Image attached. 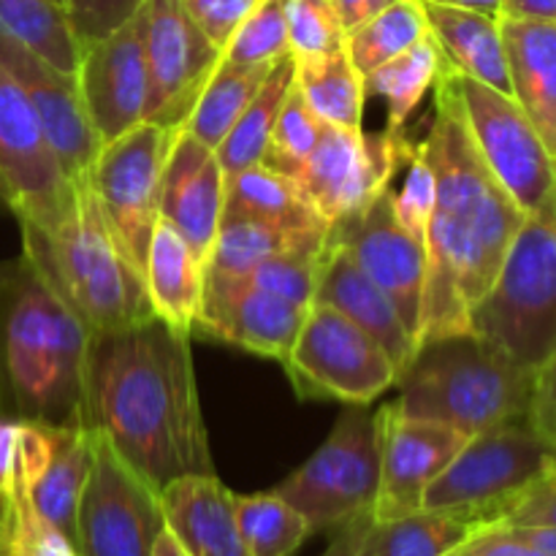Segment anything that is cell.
I'll return each mask as SVG.
<instances>
[{"label": "cell", "instance_id": "1", "mask_svg": "<svg viewBox=\"0 0 556 556\" xmlns=\"http://www.w3.org/2000/svg\"><path fill=\"white\" fill-rule=\"evenodd\" d=\"M85 416L157 492L215 472L190 334L157 315L90 337Z\"/></svg>", "mask_w": 556, "mask_h": 556}, {"label": "cell", "instance_id": "2", "mask_svg": "<svg viewBox=\"0 0 556 556\" xmlns=\"http://www.w3.org/2000/svg\"><path fill=\"white\" fill-rule=\"evenodd\" d=\"M421 150L434 168V210L418 345L470 331L472 309L492 291L527 217L478 152L448 68L434 85V119Z\"/></svg>", "mask_w": 556, "mask_h": 556}, {"label": "cell", "instance_id": "3", "mask_svg": "<svg viewBox=\"0 0 556 556\" xmlns=\"http://www.w3.org/2000/svg\"><path fill=\"white\" fill-rule=\"evenodd\" d=\"M90 337L25 255L0 261V418L85 416Z\"/></svg>", "mask_w": 556, "mask_h": 556}, {"label": "cell", "instance_id": "4", "mask_svg": "<svg viewBox=\"0 0 556 556\" xmlns=\"http://www.w3.org/2000/svg\"><path fill=\"white\" fill-rule=\"evenodd\" d=\"M538 369L478 331L432 337L396 378L400 416L443 424L476 438L505 424L530 421Z\"/></svg>", "mask_w": 556, "mask_h": 556}, {"label": "cell", "instance_id": "5", "mask_svg": "<svg viewBox=\"0 0 556 556\" xmlns=\"http://www.w3.org/2000/svg\"><path fill=\"white\" fill-rule=\"evenodd\" d=\"M22 228V255L54 296L90 329H123L152 318L144 277L114 242L85 177L76 185V212L54 231Z\"/></svg>", "mask_w": 556, "mask_h": 556}, {"label": "cell", "instance_id": "6", "mask_svg": "<svg viewBox=\"0 0 556 556\" xmlns=\"http://www.w3.org/2000/svg\"><path fill=\"white\" fill-rule=\"evenodd\" d=\"M470 329L535 369L556 348V185L521 223Z\"/></svg>", "mask_w": 556, "mask_h": 556}, {"label": "cell", "instance_id": "7", "mask_svg": "<svg viewBox=\"0 0 556 556\" xmlns=\"http://www.w3.org/2000/svg\"><path fill=\"white\" fill-rule=\"evenodd\" d=\"M556 470V445L532 421L476 434L440 472L421 500L424 510L492 527Z\"/></svg>", "mask_w": 556, "mask_h": 556}, {"label": "cell", "instance_id": "8", "mask_svg": "<svg viewBox=\"0 0 556 556\" xmlns=\"http://www.w3.org/2000/svg\"><path fill=\"white\" fill-rule=\"evenodd\" d=\"M380 486V413L348 405L318 451L271 492L309 525V532H337L372 516Z\"/></svg>", "mask_w": 556, "mask_h": 556}, {"label": "cell", "instance_id": "9", "mask_svg": "<svg viewBox=\"0 0 556 556\" xmlns=\"http://www.w3.org/2000/svg\"><path fill=\"white\" fill-rule=\"evenodd\" d=\"M282 367L302 400H340L345 405H372L400 378L383 345L324 302L307 309Z\"/></svg>", "mask_w": 556, "mask_h": 556}, {"label": "cell", "instance_id": "10", "mask_svg": "<svg viewBox=\"0 0 556 556\" xmlns=\"http://www.w3.org/2000/svg\"><path fill=\"white\" fill-rule=\"evenodd\" d=\"M177 130L141 123L98 150L87 168L90 185L114 242L134 269L144 277L152 231L161 217V182Z\"/></svg>", "mask_w": 556, "mask_h": 556}, {"label": "cell", "instance_id": "11", "mask_svg": "<svg viewBox=\"0 0 556 556\" xmlns=\"http://www.w3.org/2000/svg\"><path fill=\"white\" fill-rule=\"evenodd\" d=\"M76 185L22 87L0 65V206L20 226L54 231L74 217Z\"/></svg>", "mask_w": 556, "mask_h": 556}, {"label": "cell", "instance_id": "12", "mask_svg": "<svg viewBox=\"0 0 556 556\" xmlns=\"http://www.w3.org/2000/svg\"><path fill=\"white\" fill-rule=\"evenodd\" d=\"M166 530L161 492L92 427V467L76 510L79 556H152Z\"/></svg>", "mask_w": 556, "mask_h": 556}, {"label": "cell", "instance_id": "13", "mask_svg": "<svg viewBox=\"0 0 556 556\" xmlns=\"http://www.w3.org/2000/svg\"><path fill=\"white\" fill-rule=\"evenodd\" d=\"M413 147L416 144L407 134H391L386 128L367 134L324 123L313 155L293 182L320 220L334 226L367 210L386 188H391L396 168L405 166Z\"/></svg>", "mask_w": 556, "mask_h": 556}, {"label": "cell", "instance_id": "14", "mask_svg": "<svg viewBox=\"0 0 556 556\" xmlns=\"http://www.w3.org/2000/svg\"><path fill=\"white\" fill-rule=\"evenodd\" d=\"M448 71L478 152L510 199L530 215L552 195L556 161L514 96Z\"/></svg>", "mask_w": 556, "mask_h": 556}, {"label": "cell", "instance_id": "15", "mask_svg": "<svg viewBox=\"0 0 556 556\" xmlns=\"http://www.w3.org/2000/svg\"><path fill=\"white\" fill-rule=\"evenodd\" d=\"M150 103L147 123L179 130L223 60L182 0H144L139 9Z\"/></svg>", "mask_w": 556, "mask_h": 556}, {"label": "cell", "instance_id": "16", "mask_svg": "<svg viewBox=\"0 0 556 556\" xmlns=\"http://www.w3.org/2000/svg\"><path fill=\"white\" fill-rule=\"evenodd\" d=\"M329 237L345 244L358 266L383 288L418 351L427 293V250L396 220L391 210V188H386L364 212L329 226Z\"/></svg>", "mask_w": 556, "mask_h": 556}, {"label": "cell", "instance_id": "17", "mask_svg": "<svg viewBox=\"0 0 556 556\" xmlns=\"http://www.w3.org/2000/svg\"><path fill=\"white\" fill-rule=\"evenodd\" d=\"M76 79L101 147L144 123L150 79L139 14L106 38L81 49Z\"/></svg>", "mask_w": 556, "mask_h": 556}, {"label": "cell", "instance_id": "18", "mask_svg": "<svg viewBox=\"0 0 556 556\" xmlns=\"http://www.w3.org/2000/svg\"><path fill=\"white\" fill-rule=\"evenodd\" d=\"M0 65L14 76L25 98L30 101L49 144L58 152L65 174L79 182L101 150V139L92 130L81 101L79 79L74 71H63L14 41L0 30Z\"/></svg>", "mask_w": 556, "mask_h": 556}, {"label": "cell", "instance_id": "19", "mask_svg": "<svg viewBox=\"0 0 556 556\" xmlns=\"http://www.w3.org/2000/svg\"><path fill=\"white\" fill-rule=\"evenodd\" d=\"M378 413L380 486L372 519L383 521L421 510L427 489L470 438L443 424L400 416L389 402Z\"/></svg>", "mask_w": 556, "mask_h": 556}, {"label": "cell", "instance_id": "20", "mask_svg": "<svg viewBox=\"0 0 556 556\" xmlns=\"http://www.w3.org/2000/svg\"><path fill=\"white\" fill-rule=\"evenodd\" d=\"M307 309L242 277L204 271V296L193 334L212 337L248 353L286 362Z\"/></svg>", "mask_w": 556, "mask_h": 556}, {"label": "cell", "instance_id": "21", "mask_svg": "<svg viewBox=\"0 0 556 556\" xmlns=\"http://www.w3.org/2000/svg\"><path fill=\"white\" fill-rule=\"evenodd\" d=\"M226 204V172L215 150L188 130H177L163 166L161 217L190 244L195 258L210 261Z\"/></svg>", "mask_w": 556, "mask_h": 556}, {"label": "cell", "instance_id": "22", "mask_svg": "<svg viewBox=\"0 0 556 556\" xmlns=\"http://www.w3.org/2000/svg\"><path fill=\"white\" fill-rule=\"evenodd\" d=\"M315 302L340 309L353 324L362 326L367 334H372L389 353L396 372H402L410 364L413 353H416V340L407 331L402 315L396 313L394 302L358 266L351 250L331 237L326 239L324 255H320Z\"/></svg>", "mask_w": 556, "mask_h": 556}, {"label": "cell", "instance_id": "23", "mask_svg": "<svg viewBox=\"0 0 556 556\" xmlns=\"http://www.w3.org/2000/svg\"><path fill=\"white\" fill-rule=\"evenodd\" d=\"M510 96L556 161V20L500 16Z\"/></svg>", "mask_w": 556, "mask_h": 556}, {"label": "cell", "instance_id": "24", "mask_svg": "<svg viewBox=\"0 0 556 556\" xmlns=\"http://www.w3.org/2000/svg\"><path fill=\"white\" fill-rule=\"evenodd\" d=\"M166 527L188 556H250L233 516V492L217 476H185L161 492Z\"/></svg>", "mask_w": 556, "mask_h": 556}, {"label": "cell", "instance_id": "25", "mask_svg": "<svg viewBox=\"0 0 556 556\" xmlns=\"http://www.w3.org/2000/svg\"><path fill=\"white\" fill-rule=\"evenodd\" d=\"M421 5L427 14L429 36L440 47L448 68L510 96L508 58H505L500 16L451 9V5Z\"/></svg>", "mask_w": 556, "mask_h": 556}, {"label": "cell", "instance_id": "26", "mask_svg": "<svg viewBox=\"0 0 556 556\" xmlns=\"http://www.w3.org/2000/svg\"><path fill=\"white\" fill-rule=\"evenodd\" d=\"M92 467V427L85 416L52 427V451L27 486L38 514L58 527L71 543L76 541V510Z\"/></svg>", "mask_w": 556, "mask_h": 556}, {"label": "cell", "instance_id": "27", "mask_svg": "<svg viewBox=\"0 0 556 556\" xmlns=\"http://www.w3.org/2000/svg\"><path fill=\"white\" fill-rule=\"evenodd\" d=\"M204 271L190 244L157 217L144 264L147 296L157 318L190 337L204 296Z\"/></svg>", "mask_w": 556, "mask_h": 556}, {"label": "cell", "instance_id": "28", "mask_svg": "<svg viewBox=\"0 0 556 556\" xmlns=\"http://www.w3.org/2000/svg\"><path fill=\"white\" fill-rule=\"evenodd\" d=\"M329 239V226L286 228L261 220L223 217L212 244L206 271L223 277H248L255 266L286 253H320Z\"/></svg>", "mask_w": 556, "mask_h": 556}, {"label": "cell", "instance_id": "29", "mask_svg": "<svg viewBox=\"0 0 556 556\" xmlns=\"http://www.w3.org/2000/svg\"><path fill=\"white\" fill-rule=\"evenodd\" d=\"M223 217L233 220H261L286 228L329 226L320 220L299 185L266 166H250L226 174V204Z\"/></svg>", "mask_w": 556, "mask_h": 556}, {"label": "cell", "instance_id": "30", "mask_svg": "<svg viewBox=\"0 0 556 556\" xmlns=\"http://www.w3.org/2000/svg\"><path fill=\"white\" fill-rule=\"evenodd\" d=\"M296 63V90L315 117L326 125L348 130H364V76L353 68L345 47L318 58L293 60Z\"/></svg>", "mask_w": 556, "mask_h": 556}, {"label": "cell", "instance_id": "31", "mask_svg": "<svg viewBox=\"0 0 556 556\" xmlns=\"http://www.w3.org/2000/svg\"><path fill=\"white\" fill-rule=\"evenodd\" d=\"M448 63L443 52L434 43L432 36L421 38L416 47L402 52L400 58L389 60L372 74L364 76V92L378 96L386 101V130L391 134H405V125L410 114L416 112L418 103L424 101L429 90L440 81Z\"/></svg>", "mask_w": 556, "mask_h": 556}, {"label": "cell", "instance_id": "32", "mask_svg": "<svg viewBox=\"0 0 556 556\" xmlns=\"http://www.w3.org/2000/svg\"><path fill=\"white\" fill-rule=\"evenodd\" d=\"M293 85H296V63H293V58L288 54V58L277 60V63L271 65L261 90L255 92L253 101H250L248 109L239 114L233 128L228 130V136L215 150L223 172L237 174L242 172V168L258 166V163L264 161L271 128H275L282 103L291 96Z\"/></svg>", "mask_w": 556, "mask_h": 556}, {"label": "cell", "instance_id": "33", "mask_svg": "<svg viewBox=\"0 0 556 556\" xmlns=\"http://www.w3.org/2000/svg\"><path fill=\"white\" fill-rule=\"evenodd\" d=\"M275 65V63H271ZM271 65H250V63H231V60H220L212 79L206 81L204 92L195 101L193 112L188 114L185 125L179 130L193 134L201 144L210 150H217L220 141L226 139L228 130L239 119V114L248 109L255 92L264 85L266 74Z\"/></svg>", "mask_w": 556, "mask_h": 556}, {"label": "cell", "instance_id": "34", "mask_svg": "<svg viewBox=\"0 0 556 556\" xmlns=\"http://www.w3.org/2000/svg\"><path fill=\"white\" fill-rule=\"evenodd\" d=\"M481 527L438 510H416L369 525L362 556H445Z\"/></svg>", "mask_w": 556, "mask_h": 556}, {"label": "cell", "instance_id": "35", "mask_svg": "<svg viewBox=\"0 0 556 556\" xmlns=\"http://www.w3.org/2000/svg\"><path fill=\"white\" fill-rule=\"evenodd\" d=\"M0 30L58 68H79L81 47L60 0H0Z\"/></svg>", "mask_w": 556, "mask_h": 556}, {"label": "cell", "instance_id": "36", "mask_svg": "<svg viewBox=\"0 0 556 556\" xmlns=\"http://www.w3.org/2000/svg\"><path fill=\"white\" fill-rule=\"evenodd\" d=\"M429 36L427 14L421 0H400L380 11L378 16L367 20L345 36V52L353 68L362 76L372 74L389 60L400 58L421 38Z\"/></svg>", "mask_w": 556, "mask_h": 556}, {"label": "cell", "instance_id": "37", "mask_svg": "<svg viewBox=\"0 0 556 556\" xmlns=\"http://www.w3.org/2000/svg\"><path fill=\"white\" fill-rule=\"evenodd\" d=\"M233 516L250 556H293L313 532L280 494H233Z\"/></svg>", "mask_w": 556, "mask_h": 556}, {"label": "cell", "instance_id": "38", "mask_svg": "<svg viewBox=\"0 0 556 556\" xmlns=\"http://www.w3.org/2000/svg\"><path fill=\"white\" fill-rule=\"evenodd\" d=\"M320 130H324V123L315 117L313 109L304 103L296 85H293L291 96L282 103L280 117H277L275 128H271L269 144H266L261 166L293 179L302 172L307 157L313 155L315 144H318L320 139Z\"/></svg>", "mask_w": 556, "mask_h": 556}, {"label": "cell", "instance_id": "39", "mask_svg": "<svg viewBox=\"0 0 556 556\" xmlns=\"http://www.w3.org/2000/svg\"><path fill=\"white\" fill-rule=\"evenodd\" d=\"M288 54V0H258L223 49V60L250 65H271Z\"/></svg>", "mask_w": 556, "mask_h": 556}, {"label": "cell", "instance_id": "40", "mask_svg": "<svg viewBox=\"0 0 556 556\" xmlns=\"http://www.w3.org/2000/svg\"><path fill=\"white\" fill-rule=\"evenodd\" d=\"M288 47L293 60L345 47V30L326 0H288Z\"/></svg>", "mask_w": 556, "mask_h": 556}, {"label": "cell", "instance_id": "41", "mask_svg": "<svg viewBox=\"0 0 556 556\" xmlns=\"http://www.w3.org/2000/svg\"><path fill=\"white\" fill-rule=\"evenodd\" d=\"M405 166V185L400 190H391V210H394L400 226L427 250L429 220H432L434 210V168L424 155L421 144L413 147Z\"/></svg>", "mask_w": 556, "mask_h": 556}, {"label": "cell", "instance_id": "42", "mask_svg": "<svg viewBox=\"0 0 556 556\" xmlns=\"http://www.w3.org/2000/svg\"><path fill=\"white\" fill-rule=\"evenodd\" d=\"M320 255H324V250H320V253L277 255V258H269L261 266H255V269L250 271L248 277H242V280L253 282V286L264 288V291L275 293V296L288 299V302L309 309L315 302Z\"/></svg>", "mask_w": 556, "mask_h": 556}, {"label": "cell", "instance_id": "43", "mask_svg": "<svg viewBox=\"0 0 556 556\" xmlns=\"http://www.w3.org/2000/svg\"><path fill=\"white\" fill-rule=\"evenodd\" d=\"M27 478L20 476L14 489V519H11V554L14 556H79L74 543L49 525L33 505Z\"/></svg>", "mask_w": 556, "mask_h": 556}, {"label": "cell", "instance_id": "44", "mask_svg": "<svg viewBox=\"0 0 556 556\" xmlns=\"http://www.w3.org/2000/svg\"><path fill=\"white\" fill-rule=\"evenodd\" d=\"M63 5L71 30H74L79 47L85 49L134 20L144 0H65Z\"/></svg>", "mask_w": 556, "mask_h": 556}, {"label": "cell", "instance_id": "45", "mask_svg": "<svg viewBox=\"0 0 556 556\" xmlns=\"http://www.w3.org/2000/svg\"><path fill=\"white\" fill-rule=\"evenodd\" d=\"M258 0H182L195 25L212 38L220 49L231 41L233 30L244 22V16L255 9Z\"/></svg>", "mask_w": 556, "mask_h": 556}, {"label": "cell", "instance_id": "46", "mask_svg": "<svg viewBox=\"0 0 556 556\" xmlns=\"http://www.w3.org/2000/svg\"><path fill=\"white\" fill-rule=\"evenodd\" d=\"M445 556H546L505 525L481 527Z\"/></svg>", "mask_w": 556, "mask_h": 556}, {"label": "cell", "instance_id": "47", "mask_svg": "<svg viewBox=\"0 0 556 556\" xmlns=\"http://www.w3.org/2000/svg\"><path fill=\"white\" fill-rule=\"evenodd\" d=\"M500 525L510 527H538L548 525L556 527V470L543 478Z\"/></svg>", "mask_w": 556, "mask_h": 556}, {"label": "cell", "instance_id": "48", "mask_svg": "<svg viewBox=\"0 0 556 556\" xmlns=\"http://www.w3.org/2000/svg\"><path fill=\"white\" fill-rule=\"evenodd\" d=\"M530 421L538 432L546 434L556 445V348L548 353L546 362L538 367L535 400H532Z\"/></svg>", "mask_w": 556, "mask_h": 556}, {"label": "cell", "instance_id": "49", "mask_svg": "<svg viewBox=\"0 0 556 556\" xmlns=\"http://www.w3.org/2000/svg\"><path fill=\"white\" fill-rule=\"evenodd\" d=\"M22 476V421L0 418V497H11Z\"/></svg>", "mask_w": 556, "mask_h": 556}, {"label": "cell", "instance_id": "50", "mask_svg": "<svg viewBox=\"0 0 556 556\" xmlns=\"http://www.w3.org/2000/svg\"><path fill=\"white\" fill-rule=\"evenodd\" d=\"M394 3H400V0H329L331 11H334V16L340 20L345 36Z\"/></svg>", "mask_w": 556, "mask_h": 556}, {"label": "cell", "instance_id": "51", "mask_svg": "<svg viewBox=\"0 0 556 556\" xmlns=\"http://www.w3.org/2000/svg\"><path fill=\"white\" fill-rule=\"evenodd\" d=\"M369 525H372V516H362V519L351 521V525L331 532L329 548L320 556H362L364 538H367Z\"/></svg>", "mask_w": 556, "mask_h": 556}, {"label": "cell", "instance_id": "52", "mask_svg": "<svg viewBox=\"0 0 556 556\" xmlns=\"http://www.w3.org/2000/svg\"><path fill=\"white\" fill-rule=\"evenodd\" d=\"M503 16L556 20V0H503Z\"/></svg>", "mask_w": 556, "mask_h": 556}, {"label": "cell", "instance_id": "53", "mask_svg": "<svg viewBox=\"0 0 556 556\" xmlns=\"http://www.w3.org/2000/svg\"><path fill=\"white\" fill-rule=\"evenodd\" d=\"M510 527V525H505ZM510 530L519 532L530 546H535L538 552H543L546 556H556V527L548 525H538V527H510Z\"/></svg>", "mask_w": 556, "mask_h": 556}, {"label": "cell", "instance_id": "54", "mask_svg": "<svg viewBox=\"0 0 556 556\" xmlns=\"http://www.w3.org/2000/svg\"><path fill=\"white\" fill-rule=\"evenodd\" d=\"M421 3L451 5V9H465V11H478V14L503 16V0H421Z\"/></svg>", "mask_w": 556, "mask_h": 556}, {"label": "cell", "instance_id": "55", "mask_svg": "<svg viewBox=\"0 0 556 556\" xmlns=\"http://www.w3.org/2000/svg\"><path fill=\"white\" fill-rule=\"evenodd\" d=\"M152 556H188V554H185V548L179 546L177 538H174L172 532H168V527H166V530L157 535L155 548H152Z\"/></svg>", "mask_w": 556, "mask_h": 556}, {"label": "cell", "instance_id": "56", "mask_svg": "<svg viewBox=\"0 0 556 556\" xmlns=\"http://www.w3.org/2000/svg\"><path fill=\"white\" fill-rule=\"evenodd\" d=\"M60 3H65V0H60Z\"/></svg>", "mask_w": 556, "mask_h": 556}, {"label": "cell", "instance_id": "57", "mask_svg": "<svg viewBox=\"0 0 556 556\" xmlns=\"http://www.w3.org/2000/svg\"><path fill=\"white\" fill-rule=\"evenodd\" d=\"M326 3H329V0H326Z\"/></svg>", "mask_w": 556, "mask_h": 556}]
</instances>
